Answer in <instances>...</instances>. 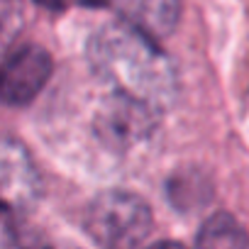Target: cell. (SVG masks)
Segmentation results:
<instances>
[{
    "mask_svg": "<svg viewBox=\"0 0 249 249\" xmlns=\"http://www.w3.org/2000/svg\"><path fill=\"white\" fill-rule=\"evenodd\" d=\"M93 73L110 93L164 112L176 98V71L157 39L127 22H107L88 42Z\"/></svg>",
    "mask_w": 249,
    "mask_h": 249,
    "instance_id": "obj_1",
    "label": "cell"
},
{
    "mask_svg": "<svg viewBox=\"0 0 249 249\" xmlns=\"http://www.w3.org/2000/svg\"><path fill=\"white\" fill-rule=\"evenodd\" d=\"M86 232L103 249H142L154 227L152 208L130 191H105L83 215Z\"/></svg>",
    "mask_w": 249,
    "mask_h": 249,
    "instance_id": "obj_2",
    "label": "cell"
},
{
    "mask_svg": "<svg viewBox=\"0 0 249 249\" xmlns=\"http://www.w3.org/2000/svg\"><path fill=\"white\" fill-rule=\"evenodd\" d=\"M54 73L52 54L39 44H25L0 59V103L3 105H27Z\"/></svg>",
    "mask_w": 249,
    "mask_h": 249,
    "instance_id": "obj_3",
    "label": "cell"
},
{
    "mask_svg": "<svg viewBox=\"0 0 249 249\" xmlns=\"http://www.w3.org/2000/svg\"><path fill=\"white\" fill-rule=\"evenodd\" d=\"M157 120H159L157 110L142 103H135L130 98L110 93V98L100 105L95 115V127L105 144L127 149V147L140 144L154 132Z\"/></svg>",
    "mask_w": 249,
    "mask_h": 249,
    "instance_id": "obj_4",
    "label": "cell"
},
{
    "mask_svg": "<svg viewBox=\"0 0 249 249\" xmlns=\"http://www.w3.org/2000/svg\"><path fill=\"white\" fill-rule=\"evenodd\" d=\"M39 196V169L27 147L0 137V205L10 213L30 208Z\"/></svg>",
    "mask_w": 249,
    "mask_h": 249,
    "instance_id": "obj_5",
    "label": "cell"
},
{
    "mask_svg": "<svg viewBox=\"0 0 249 249\" xmlns=\"http://www.w3.org/2000/svg\"><path fill=\"white\" fill-rule=\"evenodd\" d=\"M122 22L149 35L152 39L174 32L181 18V0H117Z\"/></svg>",
    "mask_w": 249,
    "mask_h": 249,
    "instance_id": "obj_6",
    "label": "cell"
},
{
    "mask_svg": "<svg viewBox=\"0 0 249 249\" xmlns=\"http://www.w3.org/2000/svg\"><path fill=\"white\" fill-rule=\"evenodd\" d=\"M196 249H249V232L230 213H215L203 222Z\"/></svg>",
    "mask_w": 249,
    "mask_h": 249,
    "instance_id": "obj_7",
    "label": "cell"
},
{
    "mask_svg": "<svg viewBox=\"0 0 249 249\" xmlns=\"http://www.w3.org/2000/svg\"><path fill=\"white\" fill-rule=\"evenodd\" d=\"M25 25V13L20 0H0V54H5L8 47L15 42Z\"/></svg>",
    "mask_w": 249,
    "mask_h": 249,
    "instance_id": "obj_8",
    "label": "cell"
},
{
    "mask_svg": "<svg viewBox=\"0 0 249 249\" xmlns=\"http://www.w3.org/2000/svg\"><path fill=\"white\" fill-rule=\"evenodd\" d=\"M20 247L22 244H20V237H18L13 213L0 205V249H20Z\"/></svg>",
    "mask_w": 249,
    "mask_h": 249,
    "instance_id": "obj_9",
    "label": "cell"
},
{
    "mask_svg": "<svg viewBox=\"0 0 249 249\" xmlns=\"http://www.w3.org/2000/svg\"><path fill=\"white\" fill-rule=\"evenodd\" d=\"M147 249H186L181 242H174V239H164V242H157V244H152V247H147Z\"/></svg>",
    "mask_w": 249,
    "mask_h": 249,
    "instance_id": "obj_10",
    "label": "cell"
},
{
    "mask_svg": "<svg viewBox=\"0 0 249 249\" xmlns=\"http://www.w3.org/2000/svg\"><path fill=\"white\" fill-rule=\"evenodd\" d=\"M20 249H54L49 244H32V247H20Z\"/></svg>",
    "mask_w": 249,
    "mask_h": 249,
    "instance_id": "obj_11",
    "label": "cell"
}]
</instances>
